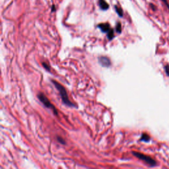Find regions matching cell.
<instances>
[{
  "mask_svg": "<svg viewBox=\"0 0 169 169\" xmlns=\"http://www.w3.org/2000/svg\"><path fill=\"white\" fill-rule=\"evenodd\" d=\"M52 82L53 84L54 85V86L55 87V88H56L57 90H58V92L60 93V97H61L62 98L63 103H64L65 105L67 106V107H75V105L74 104V103L70 101L69 98H68L67 91L64 88V87H63L60 83L55 81L54 80H52Z\"/></svg>",
  "mask_w": 169,
  "mask_h": 169,
  "instance_id": "6da1fadb",
  "label": "cell"
},
{
  "mask_svg": "<svg viewBox=\"0 0 169 169\" xmlns=\"http://www.w3.org/2000/svg\"><path fill=\"white\" fill-rule=\"evenodd\" d=\"M132 153L135 157L138 158L139 159L144 161L145 163H147L149 166H151V167H153V166H155L156 165H157V163H156V161L154 159H153L152 158L149 157V156L145 155H144V154L135 152V151H133Z\"/></svg>",
  "mask_w": 169,
  "mask_h": 169,
  "instance_id": "7a4b0ae2",
  "label": "cell"
},
{
  "mask_svg": "<svg viewBox=\"0 0 169 169\" xmlns=\"http://www.w3.org/2000/svg\"><path fill=\"white\" fill-rule=\"evenodd\" d=\"M38 98H39L40 101L41 102L42 104L45 106V107L52 110L53 112H54V113L55 115L58 114L57 110L55 109L54 106L53 105L51 102H50V101L48 100V98L46 96L43 94V93H39V94L38 95Z\"/></svg>",
  "mask_w": 169,
  "mask_h": 169,
  "instance_id": "3957f363",
  "label": "cell"
},
{
  "mask_svg": "<svg viewBox=\"0 0 169 169\" xmlns=\"http://www.w3.org/2000/svg\"><path fill=\"white\" fill-rule=\"evenodd\" d=\"M98 62H99L100 64L103 67H109L111 64L110 59L105 56L100 57L99 58H98Z\"/></svg>",
  "mask_w": 169,
  "mask_h": 169,
  "instance_id": "277c9868",
  "label": "cell"
},
{
  "mask_svg": "<svg viewBox=\"0 0 169 169\" xmlns=\"http://www.w3.org/2000/svg\"><path fill=\"white\" fill-rule=\"evenodd\" d=\"M98 27L101 30V31L102 32H107L110 31V25L108 23H102L98 25Z\"/></svg>",
  "mask_w": 169,
  "mask_h": 169,
  "instance_id": "5b68a950",
  "label": "cell"
},
{
  "mask_svg": "<svg viewBox=\"0 0 169 169\" xmlns=\"http://www.w3.org/2000/svg\"><path fill=\"white\" fill-rule=\"evenodd\" d=\"M98 4H99L100 8L103 10V11H106V10L109 8V5L106 2L105 0H99L98 1Z\"/></svg>",
  "mask_w": 169,
  "mask_h": 169,
  "instance_id": "8992f818",
  "label": "cell"
},
{
  "mask_svg": "<svg viewBox=\"0 0 169 169\" xmlns=\"http://www.w3.org/2000/svg\"><path fill=\"white\" fill-rule=\"evenodd\" d=\"M141 141L145 142H149L150 141V137L149 136L147 133H143L141 137Z\"/></svg>",
  "mask_w": 169,
  "mask_h": 169,
  "instance_id": "52a82bcc",
  "label": "cell"
},
{
  "mask_svg": "<svg viewBox=\"0 0 169 169\" xmlns=\"http://www.w3.org/2000/svg\"><path fill=\"white\" fill-rule=\"evenodd\" d=\"M114 31L112 29H110V31L107 32V37L109 40H112L114 38Z\"/></svg>",
  "mask_w": 169,
  "mask_h": 169,
  "instance_id": "ba28073f",
  "label": "cell"
},
{
  "mask_svg": "<svg viewBox=\"0 0 169 169\" xmlns=\"http://www.w3.org/2000/svg\"><path fill=\"white\" fill-rule=\"evenodd\" d=\"M114 7H115L116 11L118 15L121 17H123V11H122V8H120V7H118V6H115Z\"/></svg>",
  "mask_w": 169,
  "mask_h": 169,
  "instance_id": "9c48e42d",
  "label": "cell"
},
{
  "mask_svg": "<svg viewBox=\"0 0 169 169\" xmlns=\"http://www.w3.org/2000/svg\"><path fill=\"white\" fill-rule=\"evenodd\" d=\"M116 31L118 33H120L121 31H122V27H121L120 22H118L117 23L116 27Z\"/></svg>",
  "mask_w": 169,
  "mask_h": 169,
  "instance_id": "30bf717a",
  "label": "cell"
},
{
  "mask_svg": "<svg viewBox=\"0 0 169 169\" xmlns=\"http://www.w3.org/2000/svg\"><path fill=\"white\" fill-rule=\"evenodd\" d=\"M165 71L166 75L169 77V65H166L165 66Z\"/></svg>",
  "mask_w": 169,
  "mask_h": 169,
  "instance_id": "8fae6325",
  "label": "cell"
},
{
  "mask_svg": "<svg viewBox=\"0 0 169 169\" xmlns=\"http://www.w3.org/2000/svg\"><path fill=\"white\" fill-rule=\"evenodd\" d=\"M42 66H43L45 69H46V70H48V71H50V67L48 65V64H46V63H44V62H42Z\"/></svg>",
  "mask_w": 169,
  "mask_h": 169,
  "instance_id": "7c38bea8",
  "label": "cell"
},
{
  "mask_svg": "<svg viewBox=\"0 0 169 169\" xmlns=\"http://www.w3.org/2000/svg\"><path fill=\"white\" fill-rule=\"evenodd\" d=\"M58 142H59L60 143H62V144H65V141H64V140H63L62 138L60 137H58Z\"/></svg>",
  "mask_w": 169,
  "mask_h": 169,
  "instance_id": "4fadbf2b",
  "label": "cell"
}]
</instances>
